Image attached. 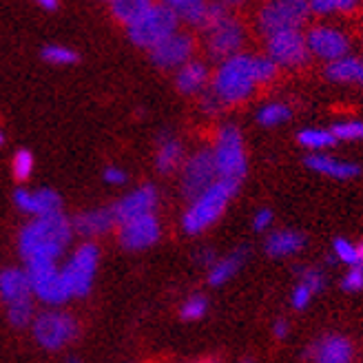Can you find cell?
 Instances as JSON below:
<instances>
[{"instance_id": "1", "label": "cell", "mask_w": 363, "mask_h": 363, "mask_svg": "<svg viewBox=\"0 0 363 363\" xmlns=\"http://www.w3.org/2000/svg\"><path fill=\"white\" fill-rule=\"evenodd\" d=\"M71 235H74V226L62 213L35 217L18 235V250H21L25 264H56L71 244Z\"/></svg>"}, {"instance_id": "2", "label": "cell", "mask_w": 363, "mask_h": 363, "mask_svg": "<svg viewBox=\"0 0 363 363\" xmlns=\"http://www.w3.org/2000/svg\"><path fill=\"white\" fill-rule=\"evenodd\" d=\"M259 89L252 69V53H238L224 62L217 65L211 78V91L220 98L224 106H238L252 98Z\"/></svg>"}, {"instance_id": "3", "label": "cell", "mask_w": 363, "mask_h": 363, "mask_svg": "<svg viewBox=\"0 0 363 363\" xmlns=\"http://www.w3.org/2000/svg\"><path fill=\"white\" fill-rule=\"evenodd\" d=\"M240 186L242 184H238V182L217 179L208 191L189 202L184 215H182V230L186 235H202L213 224L220 222V217L226 213L230 199L238 195Z\"/></svg>"}, {"instance_id": "4", "label": "cell", "mask_w": 363, "mask_h": 363, "mask_svg": "<svg viewBox=\"0 0 363 363\" xmlns=\"http://www.w3.org/2000/svg\"><path fill=\"white\" fill-rule=\"evenodd\" d=\"M211 151L215 160L217 177L242 184V179L248 173V155H246V142L240 126L222 124L215 133Z\"/></svg>"}, {"instance_id": "5", "label": "cell", "mask_w": 363, "mask_h": 363, "mask_svg": "<svg viewBox=\"0 0 363 363\" xmlns=\"http://www.w3.org/2000/svg\"><path fill=\"white\" fill-rule=\"evenodd\" d=\"M179 31V21L169 3H151V7L144 11L138 21L126 29L129 40L140 47L153 51L157 45L169 40L173 33Z\"/></svg>"}, {"instance_id": "6", "label": "cell", "mask_w": 363, "mask_h": 363, "mask_svg": "<svg viewBox=\"0 0 363 363\" xmlns=\"http://www.w3.org/2000/svg\"><path fill=\"white\" fill-rule=\"evenodd\" d=\"M311 16V3L306 0H275V3H266L257 9L255 31L266 40L281 31L303 29Z\"/></svg>"}, {"instance_id": "7", "label": "cell", "mask_w": 363, "mask_h": 363, "mask_svg": "<svg viewBox=\"0 0 363 363\" xmlns=\"http://www.w3.org/2000/svg\"><path fill=\"white\" fill-rule=\"evenodd\" d=\"M98 262H100V248L94 242H84L74 250V255L60 268L71 299L86 297L91 293L98 272Z\"/></svg>"}, {"instance_id": "8", "label": "cell", "mask_w": 363, "mask_h": 363, "mask_svg": "<svg viewBox=\"0 0 363 363\" xmlns=\"http://www.w3.org/2000/svg\"><path fill=\"white\" fill-rule=\"evenodd\" d=\"M248 38L246 31V23L242 21L240 16H226L224 21H220L215 27H211L204 33V49L206 56L211 60L224 62L233 56H238L244 49V43Z\"/></svg>"}, {"instance_id": "9", "label": "cell", "mask_w": 363, "mask_h": 363, "mask_svg": "<svg viewBox=\"0 0 363 363\" xmlns=\"http://www.w3.org/2000/svg\"><path fill=\"white\" fill-rule=\"evenodd\" d=\"M31 333L35 343L43 350H60L67 343H71L78 335V321L74 315H69L65 311H45L40 315H35L31 323Z\"/></svg>"}, {"instance_id": "10", "label": "cell", "mask_w": 363, "mask_h": 363, "mask_svg": "<svg viewBox=\"0 0 363 363\" xmlns=\"http://www.w3.org/2000/svg\"><path fill=\"white\" fill-rule=\"evenodd\" d=\"M303 33H306V45H308V51H311V56L325 65L350 56V47H352L350 35L337 25L321 21V23L311 25Z\"/></svg>"}, {"instance_id": "11", "label": "cell", "mask_w": 363, "mask_h": 363, "mask_svg": "<svg viewBox=\"0 0 363 363\" xmlns=\"http://www.w3.org/2000/svg\"><path fill=\"white\" fill-rule=\"evenodd\" d=\"M266 56L279 69H301L313 58L306 45L303 29L281 31L266 38Z\"/></svg>"}, {"instance_id": "12", "label": "cell", "mask_w": 363, "mask_h": 363, "mask_svg": "<svg viewBox=\"0 0 363 363\" xmlns=\"http://www.w3.org/2000/svg\"><path fill=\"white\" fill-rule=\"evenodd\" d=\"M217 179L220 177H217L213 151L197 149L184 160V164H182V195H184L189 202H193L195 197L208 191Z\"/></svg>"}, {"instance_id": "13", "label": "cell", "mask_w": 363, "mask_h": 363, "mask_svg": "<svg viewBox=\"0 0 363 363\" xmlns=\"http://www.w3.org/2000/svg\"><path fill=\"white\" fill-rule=\"evenodd\" d=\"M27 275L31 281V293L38 297L43 303L47 306H60L65 301H69V293L62 279V270L58 268V264L51 262H35V264H27Z\"/></svg>"}, {"instance_id": "14", "label": "cell", "mask_w": 363, "mask_h": 363, "mask_svg": "<svg viewBox=\"0 0 363 363\" xmlns=\"http://www.w3.org/2000/svg\"><path fill=\"white\" fill-rule=\"evenodd\" d=\"M171 9L175 11L179 25H186L191 29H199L206 33L220 21L233 11L226 3H204V0H171Z\"/></svg>"}, {"instance_id": "15", "label": "cell", "mask_w": 363, "mask_h": 363, "mask_svg": "<svg viewBox=\"0 0 363 363\" xmlns=\"http://www.w3.org/2000/svg\"><path fill=\"white\" fill-rule=\"evenodd\" d=\"M195 35L191 31H177L173 33L169 40H164L162 45H157L153 51H149L151 62L160 69H179L186 62L195 60Z\"/></svg>"}, {"instance_id": "16", "label": "cell", "mask_w": 363, "mask_h": 363, "mask_svg": "<svg viewBox=\"0 0 363 363\" xmlns=\"http://www.w3.org/2000/svg\"><path fill=\"white\" fill-rule=\"evenodd\" d=\"M162 238V224L157 215H144L118 226V242L124 250H147Z\"/></svg>"}, {"instance_id": "17", "label": "cell", "mask_w": 363, "mask_h": 363, "mask_svg": "<svg viewBox=\"0 0 363 363\" xmlns=\"http://www.w3.org/2000/svg\"><path fill=\"white\" fill-rule=\"evenodd\" d=\"M160 202V193L153 184H142L138 189H133L131 193H126L120 202H116L111 206L116 224H126L131 220H138V217L144 215H155Z\"/></svg>"}, {"instance_id": "18", "label": "cell", "mask_w": 363, "mask_h": 363, "mask_svg": "<svg viewBox=\"0 0 363 363\" xmlns=\"http://www.w3.org/2000/svg\"><path fill=\"white\" fill-rule=\"evenodd\" d=\"M13 204L18 211H23L25 215L35 217H47V215H56L62 213V199L56 191L51 189H38V191H27V189H16L13 191Z\"/></svg>"}, {"instance_id": "19", "label": "cell", "mask_w": 363, "mask_h": 363, "mask_svg": "<svg viewBox=\"0 0 363 363\" xmlns=\"http://www.w3.org/2000/svg\"><path fill=\"white\" fill-rule=\"evenodd\" d=\"M308 359L313 363H352L354 343L343 335H325L308 348Z\"/></svg>"}, {"instance_id": "20", "label": "cell", "mask_w": 363, "mask_h": 363, "mask_svg": "<svg viewBox=\"0 0 363 363\" xmlns=\"http://www.w3.org/2000/svg\"><path fill=\"white\" fill-rule=\"evenodd\" d=\"M211 69L202 60H191L175 71V89L182 96H202L211 86Z\"/></svg>"}, {"instance_id": "21", "label": "cell", "mask_w": 363, "mask_h": 363, "mask_svg": "<svg viewBox=\"0 0 363 363\" xmlns=\"http://www.w3.org/2000/svg\"><path fill=\"white\" fill-rule=\"evenodd\" d=\"M306 167L315 173H319V175L333 177V179H354L361 175L359 164L348 162V160H341V157H335L330 153H311L306 157Z\"/></svg>"}, {"instance_id": "22", "label": "cell", "mask_w": 363, "mask_h": 363, "mask_svg": "<svg viewBox=\"0 0 363 363\" xmlns=\"http://www.w3.org/2000/svg\"><path fill=\"white\" fill-rule=\"evenodd\" d=\"M33 293H31V281L27 270L23 268H5L0 270V299H3L9 306L13 303H23V301H31Z\"/></svg>"}, {"instance_id": "23", "label": "cell", "mask_w": 363, "mask_h": 363, "mask_svg": "<svg viewBox=\"0 0 363 363\" xmlns=\"http://www.w3.org/2000/svg\"><path fill=\"white\" fill-rule=\"evenodd\" d=\"M303 248H306V235L299 230H293V228L272 230L264 242L266 255L272 259L293 257V255H297V252H301Z\"/></svg>"}, {"instance_id": "24", "label": "cell", "mask_w": 363, "mask_h": 363, "mask_svg": "<svg viewBox=\"0 0 363 363\" xmlns=\"http://www.w3.org/2000/svg\"><path fill=\"white\" fill-rule=\"evenodd\" d=\"M71 226H74V233H78L80 238H100V235L113 230V226L118 224L111 208H94L76 215Z\"/></svg>"}, {"instance_id": "25", "label": "cell", "mask_w": 363, "mask_h": 363, "mask_svg": "<svg viewBox=\"0 0 363 363\" xmlns=\"http://www.w3.org/2000/svg\"><path fill=\"white\" fill-rule=\"evenodd\" d=\"M248 259V248L246 246H240V248H233L230 252H226L224 257H217V262L208 268V286H224L228 284L238 272L244 268Z\"/></svg>"}, {"instance_id": "26", "label": "cell", "mask_w": 363, "mask_h": 363, "mask_svg": "<svg viewBox=\"0 0 363 363\" xmlns=\"http://www.w3.org/2000/svg\"><path fill=\"white\" fill-rule=\"evenodd\" d=\"M323 78L335 84H359L363 82V58L361 56H350L335 60L323 67Z\"/></svg>"}, {"instance_id": "27", "label": "cell", "mask_w": 363, "mask_h": 363, "mask_svg": "<svg viewBox=\"0 0 363 363\" xmlns=\"http://www.w3.org/2000/svg\"><path fill=\"white\" fill-rule=\"evenodd\" d=\"M184 160H186L184 157V147H182V142L177 138L164 135L160 140L157 151H155V169L162 175H171L177 169H182Z\"/></svg>"}, {"instance_id": "28", "label": "cell", "mask_w": 363, "mask_h": 363, "mask_svg": "<svg viewBox=\"0 0 363 363\" xmlns=\"http://www.w3.org/2000/svg\"><path fill=\"white\" fill-rule=\"evenodd\" d=\"M297 144L311 153H325V149H333L337 144V138L330 129H323V126H306L297 133Z\"/></svg>"}, {"instance_id": "29", "label": "cell", "mask_w": 363, "mask_h": 363, "mask_svg": "<svg viewBox=\"0 0 363 363\" xmlns=\"http://www.w3.org/2000/svg\"><path fill=\"white\" fill-rule=\"evenodd\" d=\"M149 7V0H113V3H108V13L118 25L129 29Z\"/></svg>"}, {"instance_id": "30", "label": "cell", "mask_w": 363, "mask_h": 363, "mask_svg": "<svg viewBox=\"0 0 363 363\" xmlns=\"http://www.w3.org/2000/svg\"><path fill=\"white\" fill-rule=\"evenodd\" d=\"M333 262H339L348 268H363V240L350 242L348 238H335Z\"/></svg>"}, {"instance_id": "31", "label": "cell", "mask_w": 363, "mask_h": 363, "mask_svg": "<svg viewBox=\"0 0 363 363\" xmlns=\"http://www.w3.org/2000/svg\"><path fill=\"white\" fill-rule=\"evenodd\" d=\"M293 118V108H290L286 102H266L264 106L257 108L255 113V122L264 129H272V126H279L284 122H288Z\"/></svg>"}, {"instance_id": "32", "label": "cell", "mask_w": 363, "mask_h": 363, "mask_svg": "<svg viewBox=\"0 0 363 363\" xmlns=\"http://www.w3.org/2000/svg\"><path fill=\"white\" fill-rule=\"evenodd\" d=\"M357 3L354 0H313L311 3V11L315 16H350L357 11Z\"/></svg>"}, {"instance_id": "33", "label": "cell", "mask_w": 363, "mask_h": 363, "mask_svg": "<svg viewBox=\"0 0 363 363\" xmlns=\"http://www.w3.org/2000/svg\"><path fill=\"white\" fill-rule=\"evenodd\" d=\"M35 169V157L29 149H18L11 157V173L16 182H29Z\"/></svg>"}, {"instance_id": "34", "label": "cell", "mask_w": 363, "mask_h": 363, "mask_svg": "<svg viewBox=\"0 0 363 363\" xmlns=\"http://www.w3.org/2000/svg\"><path fill=\"white\" fill-rule=\"evenodd\" d=\"M252 69H255V80L259 86L275 82V78L279 76V67L266 53H252Z\"/></svg>"}, {"instance_id": "35", "label": "cell", "mask_w": 363, "mask_h": 363, "mask_svg": "<svg viewBox=\"0 0 363 363\" xmlns=\"http://www.w3.org/2000/svg\"><path fill=\"white\" fill-rule=\"evenodd\" d=\"M40 58L45 62H49V65L67 67V65H76L78 62V53L74 49L65 47V45H47L40 51Z\"/></svg>"}, {"instance_id": "36", "label": "cell", "mask_w": 363, "mask_h": 363, "mask_svg": "<svg viewBox=\"0 0 363 363\" xmlns=\"http://www.w3.org/2000/svg\"><path fill=\"white\" fill-rule=\"evenodd\" d=\"M208 313V299L204 295H191L179 306V317L184 321H199Z\"/></svg>"}, {"instance_id": "37", "label": "cell", "mask_w": 363, "mask_h": 363, "mask_svg": "<svg viewBox=\"0 0 363 363\" xmlns=\"http://www.w3.org/2000/svg\"><path fill=\"white\" fill-rule=\"evenodd\" d=\"M337 142H359L363 140V120H341L330 126Z\"/></svg>"}, {"instance_id": "38", "label": "cell", "mask_w": 363, "mask_h": 363, "mask_svg": "<svg viewBox=\"0 0 363 363\" xmlns=\"http://www.w3.org/2000/svg\"><path fill=\"white\" fill-rule=\"evenodd\" d=\"M7 319L16 328H27V325L33 323L35 315H33V303L31 301H23V303H13L7 308Z\"/></svg>"}, {"instance_id": "39", "label": "cell", "mask_w": 363, "mask_h": 363, "mask_svg": "<svg viewBox=\"0 0 363 363\" xmlns=\"http://www.w3.org/2000/svg\"><path fill=\"white\" fill-rule=\"evenodd\" d=\"M297 284L306 286L313 295H317V293H321L323 286H325V277H323V272H321L319 268H315V266H306V268L299 270V279H297Z\"/></svg>"}, {"instance_id": "40", "label": "cell", "mask_w": 363, "mask_h": 363, "mask_svg": "<svg viewBox=\"0 0 363 363\" xmlns=\"http://www.w3.org/2000/svg\"><path fill=\"white\" fill-rule=\"evenodd\" d=\"M339 286H341V290H346V293H361L363 290V268H348L346 275L341 277Z\"/></svg>"}, {"instance_id": "41", "label": "cell", "mask_w": 363, "mask_h": 363, "mask_svg": "<svg viewBox=\"0 0 363 363\" xmlns=\"http://www.w3.org/2000/svg\"><path fill=\"white\" fill-rule=\"evenodd\" d=\"M199 108H202V111L206 113V116H220L222 111H224V104L220 102V98H217L213 91H211V86L204 91L202 96H199Z\"/></svg>"}, {"instance_id": "42", "label": "cell", "mask_w": 363, "mask_h": 363, "mask_svg": "<svg viewBox=\"0 0 363 363\" xmlns=\"http://www.w3.org/2000/svg\"><path fill=\"white\" fill-rule=\"evenodd\" d=\"M313 293L308 290L306 286H301V284H295V288H293V293H290V306L295 308V311H306L308 306H311V301H313Z\"/></svg>"}, {"instance_id": "43", "label": "cell", "mask_w": 363, "mask_h": 363, "mask_svg": "<svg viewBox=\"0 0 363 363\" xmlns=\"http://www.w3.org/2000/svg\"><path fill=\"white\" fill-rule=\"evenodd\" d=\"M272 222H275V213H272L270 208H266V206H262V208L255 211V215H252V230L266 233L272 226Z\"/></svg>"}, {"instance_id": "44", "label": "cell", "mask_w": 363, "mask_h": 363, "mask_svg": "<svg viewBox=\"0 0 363 363\" xmlns=\"http://www.w3.org/2000/svg\"><path fill=\"white\" fill-rule=\"evenodd\" d=\"M102 177H104L106 184H111V186H122V184L129 182V173H126L124 169H120V167H106Z\"/></svg>"}, {"instance_id": "45", "label": "cell", "mask_w": 363, "mask_h": 363, "mask_svg": "<svg viewBox=\"0 0 363 363\" xmlns=\"http://www.w3.org/2000/svg\"><path fill=\"white\" fill-rule=\"evenodd\" d=\"M288 333H290V325H288V319L279 317V319H275V321H272V337H275L277 341L286 339V337H288Z\"/></svg>"}, {"instance_id": "46", "label": "cell", "mask_w": 363, "mask_h": 363, "mask_svg": "<svg viewBox=\"0 0 363 363\" xmlns=\"http://www.w3.org/2000/svg\"><path fill=\"white\" fill-rule=\"evenodd\" d=\"M38 7H43L45 11H56L60 7L58 0H38Z\"/></svg>"}, {"instance_id": "47", "label": "cell", "mask_w": 363, "mask_h": 363, "mask_svg": "<svg viewBox=\"0 0 363 363\" xmlns=\"http://www.w3.org/2000/svg\"><path fill=\"white\" fill-rule=\"evenodd\" d=\"M3 144H5V131L0 129V147H3Z\"/></svg>"}, {"instance_id": "48", "label": "cell", "mask_w": 363, "mask_h": 363, "mask_svg": "<svg viewBox=\"0 0 363 363\" xmlns=\"http://www.w3.org/2000/svg\"><path fill=\"white\" fill-rule=\"evenodd\" d=\"M195 363H220V361H215V359H204V361H195Z\"/></svg>"}, {"instance_id": "49", "label": "cell", "mask_w": 363, "mask_h": 363, "mask_svg": "<svg viewBox=\"0 0 363 363\" xmlns=\"http://www.w3.org/2000/svg\"><path fill=\"white\" fill-rule=\"evenodd\" d=\"M69 363H80V359H78V357H71V359H69Z\"/></svg>"}, {"instance_id": "50", "label": "cell", "mask_w": 363, "mask_h": 363, "mask_svg": "<svg viewBox=\"0 0 363 363\" xmlns=\"http://www.w3.org/2000/svg\"><path fill=\"white\" fill-rule=\"evenodd\" d=\"M240 363H255V361H252V359H248V357H246V359H242Z\"/></svg>"}, {"instance_id": "51", "label": "cell", "mask_w": 363, "mask_h": 363, "mask_svg": "<svg viewBox=\"0 0 363 363\" xmlns=\"http://www.w3.org/2000/svg\"><path fill=\"white\" fill-rule=\"evenodd\" d=\"M361 86H363V82H361Z\"/></svg>"}]
</instances>
